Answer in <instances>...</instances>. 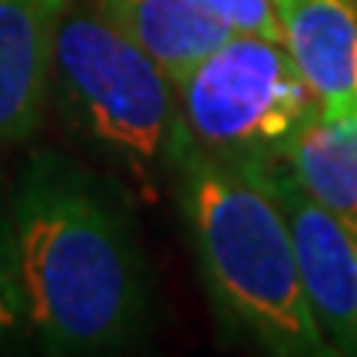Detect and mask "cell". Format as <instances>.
<instances>
[{
    "label": "cell",
    "instance_id": "5",
    "mask_svg": "<svg viewBox=\"0 0 357 357\" xmlns=\"http://www.w3.org/2000/svg\"><path fill=\"white\" fill-rule=\"evenodd\" d=\"M288 218L311 314L334 354L357 357V218L314 199L284 162L265 169Z\"/></svg>",
    "mask_w": 357,
    "mask_h": 357
},
{
    "label": "cell",
    "instance_id": "1",
    "mask_svg": "<svg viewBox=\"0 0 357 357\" xmlns=\"http://www.w3.org/2000/svg\"><path fill=\"white\" fill-rule=\"evenodd\" d=\"M7 208L33 344L47 354L139 344L153 324V275L126 185L43 146L24 159Z\"/></svg>",
    "mask_w": 357,
    "mask_h": 357
},
{
    "label": "cell",
    "instance_id": "3",
    "mask_svg": "<svg viewBox=\"0 0 357 357\" xmlns=\"http://www.w3.org/2000/svg\"><path fill=\"white\" fill-rule=\"evenodd\" d=\"M50 106L126 189L149 202L172 192L192 142L176 79L96 0H66L53 43Z\"/></svg>",
    "mask_w": 357,
    "mask_h": 357
},
{
    "label": "cell",
    "instance_id": "2",
    "mask_svg": "<svg viewBox=\"0 0 357 357\" xmlns=\"http://www.w3.org/2000/svg\"><path fill=\"white\" fill-rule=\"evenodd\" d=\"M192 255L218 321L278 357L334 354L311 314L288 218L265 169L185 146L172 182Z\"/></svg>",
    "mask_w": 357,
    "mask_h": 357
},
{
    "label": "cell",
    "instance_id": "4",
    "mask_svg": "<svg viewBox=\"0 0 357 357\" xmlns=\"http://www.w3.org/2000/svg\"><path fill=\"white\" fill-rule=\"evenodd\" d=\"M192 142L235 166L271 169L314 116V93L281 40L231 33L176 83Z\"/></svg>",
    "mask_w": 357,
    "mask_h": 357
},
{
    "label": "cell",
    "instance_id": "7",
    "mask_svg": "<svg viewBox=\"0 0 357 357\" xmlns=\"http://www.w3.org/2000/svg\"><path fill=\"white\" fill-rule=\"evenodd\" d=\"M281 43L318 100L321 116L357 106V0H275Z\"/></svg>",
    "mask_w": 357,
    "mask_h": 357
},
{
    "label": "cell",
    "instance_id": "11",
    "mask_svg": "<svg viewBox=\"0 0 357 357\" xmlns=\"http://www.w3.org/2000/svg\"><path fill=\"white\" fill-rule=\"evenodd\" d=\"M208 10L222 17L235 33L281 40V20L275 0H202Z\"/></svg>",
    "mask_w": 357,
    "mask_h": 357
},
{
    "label": "cell",
    "instance_id": "6",
    "mask_svg": "<svg viewBox=\"0 0 357 357\" xmlns=\"http://www.w3.org/2000/svg\"><path fill=\"white\" fill-rule=\"evenodd\" d=\"M63 10L66 0H0V149L43 126Z\"/></svg>",
    "mask_w": 357,
    "mask_h": 357
},
{
    "label": "cell",
    "instance_id": "8",
    "mask_svg": "<svg viewBox=\"0 0 357 357\" xmlns=\"http://www.w3.org/2000/svg\"><path fill=\"white\" fill-rule=\"evenodd\" d=\"M96 7L176 83L235 33L202 0H96Z\"/></svg>",
    "mask_w": 357,
    "mask_h": 357
},
{
    "label": "cell",
    "instance_id": "9",
    "mask_svg": "<svg viewBox=\"0 0 357 357\" xmlns=\"http://www.w3.org/2000/svg\"><path fill=\"white\" fill-rule=\"evenodd\" d=\"M284 166L314 199L357 218V106L341 116H314Z\"/></svg>",
    "mask_w": 357,
    "mask_h": 357
},
{
    "label": "cell",
    "instance_id": "10",
    "mask_svg": "<svg viewBox=\"0 0 357 357\" xmlns=\"http://www.w3.org/2000/svg\"><path fill=\"white\" fill-rule=\"evenodd\" d=\"M30 341L33 337H30V321H26L17 255H13L10 208H3V202H0V351L30 344Z\"/></svg>",
    "mask_w": 357,
    "mask_h": 357
}]
</instances>
